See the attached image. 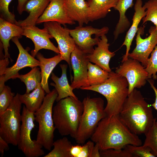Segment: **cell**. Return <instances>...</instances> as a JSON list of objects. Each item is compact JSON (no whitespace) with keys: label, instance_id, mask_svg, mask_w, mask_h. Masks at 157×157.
I'll list each match as a JSON object with an SVG mask.
<instances>
[{"label":"cell","instance_id":"3957f363","mask_svg":"<svg viewBox=\"0 0 157 157\" xmlns=\"http://www.w3.org/2000/svg\"><path fill=\"white\" fill-rule=\"evenodd\" d=\"M128 86L125 78L111 71L103 83L80 89L96 92L104 96L107 101L104 111L106 116H110L118 115L121 110L129 94Z\"/></svg>","mask_w":157,"mask_h":157},{"label":"cell","instance_id":"6da1fadb","mask_svg":"<svg viewBox=\"0 0 157 157\" xmlns=\"http://www.w3.org/2000/svg\"><path fill=\"white\" fill-rule=\"evenodd\" d=\"M100 151L124 149L128 144L139 146L142 142L120 120L118 115L106 116L99 122L90 138Z\"/></svg>","mask_w":157,"mask_h":157},{"label":"cell","instance_id":"83f0119b","mask_svg":"<svg viewBox=\"0 0 157 157\" xmlns=\"http://www.w3.org/2000/svg\"><path fill=\"white\" fill-rule=\"evenodd\" d=\"M72 145L66 137L57 140L53 142V149L44 157H72L70 149Z\"/></svg>","mask_w":157,"mask_h":157},{"label":"cell","instance_id":"7402d4cb","mask_svg":"<svg viewBox=\"0 0 157 157\" xmlns=\"http://www.w3.org/2000/svg\"><path fill=\"white\" fill-rule=\"evenodd\" d=\"M60 66L62 70L61 76L59 78L53 73H51V78L54 83H51L50 84L51 86L55 88L57 92L58 96L56 101L58 102L69 97L77 98L73 92L74 89L68 82L67 75V65L60 64Z\"/></svg>","mask_w":157,"mask_h":157},{"label":"cell","instance_id":"484cf974","mask_svg":"<svg viewBox=\"0 0 157 157\" xmlns=\"http://www.w3.org/2000/svg\"><path fill=\"white\" fill-rule=\"evenodd\" d=\"M134 5L133 0H118L114 8L117 10L119 14V18L113 32L114 39L116 40L119 35L128 29L131 25L125 14L126 10Z\"/></svg>","mask_w":157,"mask_h":157},{"label":"cell","instance_id":"ffe728a7","mask_svg":"<svg viewBox=\"0 0 157 157\" xmlns=\"http://www.w3.org/2000/svg\"><path fill=\"white\" fill-rule=\"evenodd\" d=\"M142 0H136L134 7L135 12L132 19V23L126 33L124 40L122 45V46L125 45L126 47V53L123 57L122 63L128 59L131 46L139 29L138 25L141 20L146 15V8L144 5L142 6Z\"/></svg>","mask_w":157,"mask_h":157},{"label":"cell","instance_id":"603a6c76","mask_svg":"<svg viewBox=\"0 0 157 157\" xmlns=\"http://www.w3.org/2000/svg\"><path fill=\"white\" fill-rule=\"evenodd\" d=\"M40 63L41 81V85L46 93H50L48 85L49 78L53 69L63 59L60 54L50 58H46L41 53L38 52L36 56Z\"/></svg>","mask_w":157,"mask_h":157},{"label":"cell","instance_id":"2e32d148","mask_svg":"<svg viewBox=\"0 0 157 157\" xmlns=\"http://www.w3.org/2000/svg\"><path fill=\"white\" fill-rule=\"evenodd\" d=\"M49 22H55L64 26L75 24L66 11L64 0H51L43 14L37 20L36 24Z\"/></svg>","mask_w":157,"mask_h":157},{"label":"cell","instance_id":"5bb4252c","mask_svg":"<svg viewBox=\"0 0 157 157\" xmlns=\"http://www.w3.org/2000/svg\"><path fill=\"white\" fill-rule=\"evenodd\" d=\"M88 54L76 45L71 53L70 62L74 76L70 85L74 89L87 86L88 65L90 62Z\"/></svg>","mask_w":157,"mask_h":157},{"label":"cell","instance_id":"f35d334b","mask_svg":"<svg viewBox=\"0 0 157 157\" xmlns=\"http://www.w3.org/2000/svg\"><path fill=\"white\" fill-rule=\"evenodd\" d=\"M82 146L79 144L73 145L70 149V154L72 157H78L81 151Z\"/></svg>","mask_w":157,"mask_h":157},{"label":"cell","instance_id":"9a60e30c","mask_svg":"<svg viewBox=\"0 0 157 157\" xmlns=\"http://www.w3.org/2000/svg\"><path fill=\"white\" fill-rule=\"evenodd\" d=\"M22 27L23 29L22 35L30 39L34 44V49L31 51V55L34 57L42 49L51 50L58 54H60L58 48L56 47L50 40L53 38L44 28L40 29L35 25Z\"/></svg>","mask_w":157,"mask_h":157},{"label":"cell","instance_id":"4316f807","mask_svg":"<svg viewBox=\"0 0 157 157\" xmlns=\"http://www.w3.org/2000/svg\"><path fill=\"white\" fill-rule=\"evenodd\" d=\"M109 76V72L96 64L89 62L88 65L87 87L96 85L105 82Z\"/></svg>","mask_w":157,"mask_h":157},{"label":"cell","instance_id":"d6a6232c","mask_svg":"<svg viewBox=\"0 0 157 157\" xmlns=\"http://www.w3.org/2000/svg\"><path fill=\"white\" fill-rule=\"evenodd\" d=\"M11 88L5 85L0 91V113L5 111L8 108L15 96Z\"/></svg>","mask_w":157,"mask_h":157},{"label":"cell","instance_id":"74e56055","mask_svg":"<svg viewBox=\"0 0 157 157\" xmlns=\"http://www.w3.org/2000/svg\"><path fill=\"white\" fill-rule=\"evenodd\" d=\"M8 144L0 137V153L1 157L3 156L5 151H8L9 147Z\"/></svg>","mask_w":157,"mask_h":157},{"label":"cell","instance_id":"e575fe53","mask_svg":"<svg viewBox=\"0 0 157 157\" xmlns=\"http://www.w3.org/2000/svg\"><path fill=\"white\" fill-rule=\"evenodd\" d=\"M145 69L148 74V79L152 77L154 79L157 78V45L151 52V57L148 59Z\"/></svg>","mask_w":157,"mask_h":157},{"label":"cell","instance_id":"8992f818","mask_svg":"<svg viewBox=\"0 0 157 157\" xmlns=\"http://www.w3.org/2000/svg\"><path fill=\"white\" fill-rule=\"evenodd\" d=\"M58 96L55 88L45 95L40 108L34 113L35 121L38 124L36 140L47 150L50 151L54 142L56 128L53 118V105Z\"/></svg>","mask_w":157,"mask_h":157},{"label":"cell","instance_id":"8fae6325","mask_svg":"<svg viewBox=\"0 0 157 157\" xmlns=\"http://www.w3.org/2000/svg\"><path fill=\"white\" fill-rule=\"evenodd\" d=\"M59 23L55 22L44 23V28L54 38L58 44L60 54L63 59L70 66V55L76 44L70 35L68 28H63Z\"/></svg>","mask_w":157,"mask_h":157},{"label":"cell","instance_id":"60d3db41","mask_svg":"<svg viewBox=\"0 0 157 157\" xmlns=\"http://www.w3.org/2000/svg\"><path fill=\"white\" fill-rule=\"evenodd\" d=\"M28 0H17L18 4L17 7V11L19 15H21L23 11V8L26 3Z\"/></svg>","mask_w":157,"mask_h":157},{"label":"cell","instance_id":"f546056e","mask_svg":"<svg viewBox=\"0 0 157 157\" xmlns=\"http://www.w3.org/2000/svg\"><path fill=\"white\" fill-rule=\"evenodd\" d=\"M157 118H155L153 125L144 134L145 139L143 145L148 146L157 157Z\"/></svg>","mask_w":157,"mask_h":157},{"label":"cell","instance_id":"30bf717a","mask_svg":"<svg viewBox=\"0 0 157 157\" xmlns=\"http://www.w3.org/2000/svg\"><path fill=\"white\" fill-rule=\"evenodd\" d=\"M115 72L127 80L129 94L134 89L144 86L148 79L145 67L138 60L131 58L123 62Z\"/></svg>","mask_w":157,"mask_h":157},{"label":"cell","instance_id":"7c38bea8","mask_svg":"<svg viewBox=\"0 0 157 157\" xmlns=\"http://www.w3.org/2000/svg\"><path fill=\"white\" fill-rule=\"evenodd\" d=\"M12 41L17 46L19 54L16 63L12 66L7 67L3 75L0 76V91L5 85V83L10 79H16L19 74V71L22 68L29 67L31 69L40 66V63L38 60L29 54L27 49H25L17 37L13 38Z\"/></svg>","mask_w":157,"mask_h":157},{"label":"cell","instance_id":"4dcf8cb0","mask_svg":"<svg viewBox=\"0 0 157 157\" xmlns=\"http://www.w3.org/2000/svg\"><path fill=\"white\" fill-rule=\"evenodd\" d=\"M144 6L146 8V15L142 19L143 24L147 21H151L157 29V0H149Z\"/></svg>","mask_w":157,"mask_h":157},{"label":"cell","instance_id":"44dd1931","mask_svg":"<svg viewBox=\"0 0 157 157\" xmlns=\"http://www.w3.org/2000/svg\"><path fill=\"white\" fill-rule=\"evenodd\" d=\"M23 32L22 27L0 18V39L5 52L4 58L11 59L8 52L9 41L15 37L21 38Z\"/></svg>","mask_w":157,"mask_h":157},{"label":"cell","instance_id":"ab89813d","mask_svg":"<svg viewBox=\"0 0 157 157\" xmlns=\"http://www.w3.org/2000/svg\"><path fill=\"white\" fill-rule=\"evenodd\" d=\"M149 82L151 88L153 89L155 95V99L154 103L152 104L151 106L153 107L157 111V89L154 86V82L151 79L148 80ZM156 123L157 124V120H156Z\"/></svg>","mask_w":157,"mask_h":157},{"label":"cell","instance_id":"9c48e42d","mask_svg":"<svg viewBox=\"0 0 157 157\" xmlns=\"http://www.w3.org/2000/svg\"><path fill=\"white\" fill-rule=\"evenodd\" d=\"M68 29L76 45L88 54L93 52L94 46L97 45L99 41V37L105 35L109 30L107 26L98 28L90 26H78L74 29Z\"/></svg>","mask_w":157,"mask_h":157},{"label":"cell","instance_id":"4fadbf2b","mask_svg":"<svg viewBox=\"0 0 157 157\" xmlns=\"http://www.w3.org/2000/svg\"><path fill=\"white\" fill-rule=\"evenodd\" d=\"M144 27L139 28L135 39V47L129 53L128 57L138 60L145 68L150 54L157 45V29L155 26H151L149 30L150 35L143 39L141 35L144 34Z\"/></svg>","mask_w":157,"mask_h":157},{"label":"cell","instance_id":"5b68a950","mask_svg":"<svg viewBox=\"0 0 157 157\" xmlns=\"http://www.w3.org/2000/svg\"><path fill=\"white\" fill-rule=\"evenodd\" d=\"M83 111L75 139L79 144H83L90 138L99 123L106 116L104 102L101 97H85L82 101Z\"/></svg>","mask_w":157,"mask_h":157},{"label":"cell","instance_id":"cb8c5ba5","mask_svg":"<svg viewBox=\"0 0 157 157\" xmlns=\"http://www.w3.org/2000/svg\"><path fill=\"white\" fill-rule=\"evenodd\" d=\"M118 0H87L89 8L88 19L93 22L104 18L112 8L115 6Z\"/></svg>","mask_w":157,"mask_h":157},{"label":"cell","instance_id":"d4e9b609","mask_svg":"<svg viewBox=\"0 0 157 157\" xmlns=\"http://www.w3.org/2000/svg\"><path fill=\"white\" fill-rule=\"evenodd\" d=\"M45 93L40 84L31 93L19 94V98L22 103L24 104L29 111L35 113L41 106Z\"/></svg>","mask_w":157,"mask_h":157},{"label":"cell","instance_id":"f1b7e54d","mask_svg":"<svg viewBox=\"0 0 157 157\" xmlns=\"http://www.w3.org/2000/svg\"><path fill=\"white\" fill-rule=\"evenodd\" d=\"M17 78L24 83L26 87V93H28L41 84V71L39 68L35 67L32 69L29 72L26 74H19L16 77V78Z\"/></svg>","mask_w":157,"mask_h":157},{"label":"cell","instance_id":"277c9868","mask_svg":"<svg viewBox=\"0 0 157 157\" xmlns=\"http://www.w3.org/2000/svg\"><path fill=\"white\" fill-rule=\"evenodd\" d=\"M57 102L52 113L56 129L61 136L69 135L75 139L83 111V102L72 97Z\"/></svg>","mask_w":157,"mask_h":157},{"label":"cell","instance_id":"ba28073f","mask_svg":"<svg viewBox=\"0 0 157 157\" xmlns=\"http://www.w3.org/2000/svg\"><path fill=\"white\" fill-rule=\"evenodd\" d=\"M22 112L18 148L26 157L42 156L44 154L42 149L43 147L36 140H32L31 135V132L35 126L34 113L29 111L24 105Z\"/></svg>","mask_w":157,"mask_h":157},{"label":"cell","instance_id":"836d02e7","mask_svg":"<svg viewBox=\"0 0 157 157\" xmlns=\"http://www.w3.org/2000/svg\"><path fill=\"white\" fill-rule=\"evenodd\" d=\"M89 140L82 146L81 152L78 157H100V150L97 144Z\"/></svg>","mask_w":157,"mask_h":157},{"label":"cell","instance_id":"1f68e13d","mask_svg":"<svg viewBox=\"0 0 157 157\" xmlns=\"http://www.w3.org/2000/svg\"><path fill=\"white\" fill-rule=\"evenodd\" d=\"M134 157H156L151 148L143 145L139 146L127 145L125 147Z\"/></svg>","mask_w":157,"mask_h":157},{"label":"cell","instance_id":"e0dca14e","mask_svg":"<svg viewBox=\"0 0 157 157\" xmlns=\"http://www.w3.org/2000/svg\"><path fill=\"white\" fill-rule=\"evenodd\" d=\"M97 45V47L94 49L92 53L88 54L89 61L110 72L112 71L109 66V62L115 54L114 52L109 51L110 44L108 43V40L106 35L101 37Z\"/></svg>","mask_w":157,"mask_h":157},{"label":"cell","instance_id":"7a4b0ae2","mask_svg":"<svg viewBox=\"0 0 157 157\" xmlns=\"http://www.w3.org/2000/svg\"><path fill=\"white\" fill-rule=\"evenodd\" d=\"M151 105L136 88L129 94L118 115L122 122L133 133L144 134L153 124L154 118Z\"/></svg>","mask_w":157,"mask_h":157},{"label":"cell","instance_id":"d590c367","mask_svg":"<svg viewBox=\"0 0 157 157\" xmlns=\"http://www.w3.org/2000/svg\"><path fill=\"white\" fill-rule=\"evenodd\" d=\"M13 0H0V18L13 24H15L17 21L15 15L9 10L10 3Z\"/></svg>","mask_w":157,"mask_h":157},{"label":"cell","instance_id":"8d00e7d4","mask_svg":"<svg viewBox=\"0 0 157 157\" xmlns=\"http://www.w3.org/2000/svg\"><path fill=\"white\" fill-rule=\"evenodd\" d=\"M101 157H134L126 148L121 149H109L100 151Z\"/></svg>","mask_w":157,"mask_h":157},{"label":"cell","instance_id":"d6986e66","mask_svg":"<svg viewBox=\"0 0 157 157\" xmlns=\"http://www.w3.org/2000/svg\"><path fill=\"white\" fill-rule=\"evenodd\" d=\"M64 6L69 17L83 26L89 21V8L85 0H64Z\"/></svg>","mask_w":157,"mask_h":157},{"label":"cell","instance_id":"ac0fdd59","mask_svg":"<svg viewBox=\"0 0 157 157\" xmlns=\"http://www.w3.org/2000/svg\"><path fill=\"white\" fill-rule=\"evenodd\" d=\"M51 0H28L25 4L23 11L29 13L24 19L17 21L15 24L21 27L35 25L38 18L42 15Z\"/></svg>","mask_w":157,"mask_h":157},{"label":"cell","instance_id":"52a82bcc","mask_svg":"<svg viewBox=\"0 0 157 157\" xmlns=\"http://www.w3.org/2000/svg\"><path fill=\"white\" fill-rule=\"evenodd\" d=\"M17 93L7 109L0 113V137L9 144L17 146L22 124V103Z\"/></svg>","mask_w":157,"mask_h":157}]
</instances>
